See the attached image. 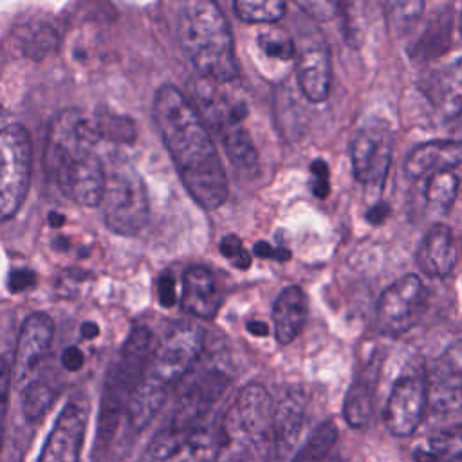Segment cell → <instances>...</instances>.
Here are the masks:
<instances>
[{
  "mask_svg": "<svg viewBox=\"0 0 462 462\" xmlns=\"http://www.w3.org/2000/svg\"><path fill=\"white\" fill-rule=\"evenodd\" d=\"M458 189H460V179L453 171H444L428 179L424 197L431 208L446 213L451 209L453 202L457 200Z\"/></svg>",
  "mask_w": 462,
  "mask_h": 462,
  "instance_id": "cell-26",
  "label": "cell"
},
{
  "mask_svg": "<svg viewBox=\"0 0 462 462\" xmlns=\"http://www.w3.org/2000/svg\"><path fill=\"white\" fill-rule=\"evenodd\" d=\"M377 368L363 370L350 384L343 402V417L352 428H366L374 413V388Z\"/></svg>",
  "mask_w": 462,
  "mask_h": 462,
  "instance_id": "cell-23",
  "label": "cell"
},
{
  "mask_svg": "<svg viewBox=\"0 0 462 462\" xmlns=\"http://www.w3.org/2000/svg\"><path fill=\"white\" fill-rule=\"evenodd\" d=\"M220 253L238 269H247L251 265V256L236 235H227L220 240Z\"/></svg>",
  "mask_w": 462,
  "mask_h": 462,
  "instance_id": "cell-31",
  "label": "cell"
},
{
  "mask_svg": "<svg viewBox=\"0 0 462 462\" xmlns=\"http://www.w3.org/2000/svg\"><path fill=\"white\" fill-rule=\"evenodd\" d=\"M244 116H231L217 125L224 143V150L231 164L242 173H253L258 168V152L254 143L242 125Z\"/></svg>",
  "mask_w": 462,
  "mask_h": 462,
  "instance_id": "cell-22",
  "label": "cell"
},
{
  "mask_svg": "<svg viewBox=\"0 0 462 462\" xmlns=\"http://www.w3.org/2000/svg\"><path fill=\"white\" fill-rule=\"evenodd\" d=\"M462 164V143L453 139H437L415 146L404 159V173L411 179L433 177L451 171Z\"/></svg>",
  "mask_w": 462,
  "mask_h": 462,
  "instance_id": "cell-18",
  "label": "cell"
},
{
  "mask_svg": "<svg viewBox=\"0 0 462 462\" xmlns=\"http://www.w3.org/2000/svg\"><path fill=\"white\" fill-rule=\"evenodd\" d=\"M428 408L426 379L419 375H402L395 381L384 408V422L390 433L397 437L411 435L420 424Z\"/></svg>",
  "mask_w": 462,
  "mask_h": 462,
  "instance_id": "cell-14",
  "label": "cell"
},
{
  "mask_svg": "<svg viewBox=\"0 0 462 462\" xmlns=\"http://www.w3.org/2000/svg\"><path fill=\"white\" fill-rule=\"evenodd\" d=\"M449 134H451V139H453V141L462 143V105H460V108L453 114V117H451V121H449Z\"/></svg>",
  "mask_w": 462,
  "mask_h": 462,
  "instance_id": "cell-39",
  "label": "cell"
},
{
  "mask_svg": "<svg viewBox=\"0 0 462 462\" xmlns=\"http://www.w3.org/2000/svg\"><path fill=\"white\" fill-rule=\"evenodd\" d=\"M296 78L301 94L310 103H323L330 94L332 63L323 42L305 43L296 58Z\"/></svg>",
  "mask_w": 462,
  "mask_h": 462,
  "instance_id": "cell-16",
  "label": "cell"
},
{
  "mask_svg": "<svg viewBox=\"0 0 462 462\" xmlns=\"http://www.w3.org/2000/svg\"><path fill=\"white\" fill-rule=\"evenodd\" d=\"M310 188L318 199H327L330 193V170L323 159L310 162Z\"/></svg>",
  "mask_w": 462,
  "mask_h": 462,
  "instance_id": "cell-32",
  "label": "cell"
},
{
  "mask_svg": "<svg viewBox=\"0 0 462 462\" xmlns=\"http://www.w3.org/2000/svg\"><path fill=\"white\" fill-rule=\"evenodd\" d=\"M247 330L251 334H254V336H267V332H269L267 325L262 323V321H249L247 323Z\"/></svg>",
  "mask_w": 462,
  "mask_h": 462,
  "instance_id": "cell-40",
  "label": "cell"
},
{
  "mask_svg": "<svg viewBox=\"0 0 462 462\" xmlns=\"http://www.w3.org/2000/svg\"><path fill=\"white\" fill-rule=\"evenodd\" d=\"M285 2L282 0H236L235 13L245 23H274L285 14Z\"/></svg>",
  "mask_w": 462,
  "mask_h": 462,
  "instance_id": "cell-28",
  "label": "cell"
},
{
  "mask_svg": "<svg viewBox=\"0 0 462 462\" xmlns=\"http://www.w3.org/2000/svg\"><path fill=\"white\" fill-rule=\"evenodd\" d=\"M426 386L428 408L435 413L462 411V339L449 343L435 359Z\"/></svg>",
  "mask_w": 462,
  "mask_h": 462,
  "instance_id": "cell-13",
  "label": "cell"
},
{
  "mask_svg": "<svg viewBox=\"0 0 462 462\" xmlns=\"http://www.w3.org/2000/svg\"><path fill=\"white\" fill-rule=\"evenodd\" d=\"M99 208L106 227L117 235L134 236L146 226L150 215L146 186L126 159L119 157L106 168Z\"/></svg>",
  "mask_w": 462,
  "mask_h": 462,
  "instance_id": "cell-8",
  "label": "cell"
},
{
  "mask_svg": "<svg viewBox=\"0 0 462 462\" xmlns=\"http://www.w3.org/2000/svg\"><path fill=\"white\" fill-rule=\"evenodd\" d=\"M457 256L458 251L451 227L435 224L420 240L415 253V263L430 278H446L455 269Z\"/></svg>",
  "mask_w": 462,
  "mask_h": 462,
  "instance_id": "cell-19",
  "label": "cell"
},
{
  "mask_svg": "<svg viewBox=\"0 0 462 462\" xmlns=\"http://www.w3.org/2000/svg\"><path fill=\"white\" fill-rule=\"evenodd\" d=\"M157 294L159 301L162 307H171L177 301V289H175V280L170 273H164L159 282H157Z\"/></svg>",
  "mask_w": 462,
  "mask_h": 462,
  "instance_id": "cell-34",
  "label": "cell"
},
{
  "mask_svg": "<svg viewBox=\"0 0 462 462\" xmlns=\"http://www.w3.org/2000/svg\"><path fill=\"white\" fill-rule=\"evenodd\" d=\"M9 289L13 292H22V291H29L31 287H34L36 283V274L29 269H16L9 274Z\"/></svg>",
  "mask_w": 462,
  "mask_h": 462,
  "instance_id": "cell-35",
  "label": "cell"
},
{
  "mask_svg": "<svg viewBox=\"0 0 462 462\" xmlns=\"http://www.w3.org/2000/svg\"><path fill=\"white\" fill-rule=\"evenodd\" d=\"M54 339V323L43 312H34L25 318L14 350V366L13 374L16 383L27 386L40 365L51 352Z\"/></svg>",
  "mask_w": 462,
  "mask_h": 462,
  "instance_id": "cell-15",
  "label": "cell"
},
{
  "mask_svg": "<svg viewBox=\"0 0 462 462\" xmlns=\"http://www.w3.org/2000/svg\"><path fill=\"white\" fill-rule=\"evenodd\" d=\"M88 424V401L70 399L56 417L49 431L38 462H79Z\"/></svg>",
  "mask_w": 462,
  "mask_h": 462,
  "instance_id": "cell-12",
  "label": "cell"
},
{
  "mask_svg": "<svg viewBox=\"0 0 462 462\" xmlns=\"http://www.w3.org/2000/svg\"><path fill=\"white\" fill-rule=\"evenodd\" d=\"M227 375L211 368L193 379L177 399L168 422L155 433L148 446L152 460H168L177 457L191 433L208 420L215 402L227 388Z\"/></svg>",
  "mask_w": 462,
  "mask_h": 462,
  "instance_id": "cell-6",
  "label": "cell"
},
{
  "mask_svg": "<svg viewBox=\"0 0 462 462\" xmlns=\"http://www.w3.org/2000/svg\"><path fill=\"white\" fill-rule=\"evenodd\" d=\"M83 352L76 346V345H70V346H67L65 350H63V354H61V365H63V368L65 370H69V372H76V370H79L81 366H83Z\"/></svg>",
  "mask_w": 462,
  "mask_h": 462,
  "instance_id": "cell-37",
  "label": "cell"
},
{
  "mask_svg": "<svg viewBox=\"0 0 462 462\" xmlns=\"http://www.w3.org/2000/svg\"><path fill=\"white\" fill-rule=\"evenodd\" d=\"M204 348V332L195 323H179L153 346L128 406L132 428H144L164 404L168 393L191 370Z\"/></svg>",
  "mask_w": 462,
  "mask_h": 462,
  "instance_id": "cell-3",
  "label": "cell"
},
{
  "mask_svg": "<svg viewBox=\"0 0 462 462\" xmlns=\"http://www.w3.org/2000/svg\"><path fill=\"white\" fill-rule=\"evenodd\" d=\"M63 222H65V218L60 213H51L49 215V224L54 226V227H60Z\"/></svg>",
  "mask_w": 462,
  "mask_h": 462,
  "instance_id": "cell-42",
  "label": "cell"
},
{
  "mask_svg": "<svg viewBox=\"0 0 462 462\" xmlns=\"http://www.w3.org/2000/svg\"><path fill=\"white\" fill-rule=\"evenodd\" d=\"M222 301L224 294L208 267L193 265L184 273L180 307L186 314L200 319H213L220 310Z\"/></svg>",
  "mask_w": 462,
  "mask_h": 462,
  "instance_id": "cell-17",
  "label": "cell"
},
{
  "mask_svg": "<svg viewBox=\"0 0 462 462\" xmlns=\"http://www.w3.org/2000/svg\"><path fill=\"white\" fill-rule=\"evenodd\" d=\"M274 404L262 384L244 386L224 411L220 422L222 446L235 462H273L276 444L273 435Z\"/></svg>",
  "mask_w": 462,
  "mask_h": 462,
  "instance_id": "cell-5",
  "label": "cell"
},
{
  "mask_svg": "<svg viewBox=\"0 0 462 462\" xmlns=\"http://www.w3.org/2000/svg\"><path fill=\"white\" fill-rule=\"evenodd\" d=\"M32 173V143L22 125L0 128V222L13 218L25 202Z\"/></svg>",
  "mask_w": 462,
  "mask_h": 462,
  "instance_id": "cell-9",
  "label": "cell"
},
{
  "mask_svg": "<svg viewBox=\"0 0 462 462\" xmlns=\"http://www.w3.org/2000/svg\"><path fill=\"white\" fill-rule=\"evenodd\" d=\"M81 336H83L85 339H94V337L97 336V325H94V323H90V321L83 323V325H81Z\"/></svg>",
  "mask_w": 462,
  "mask_h": 462,
  "instance_id": "cell-41",
  "label": "cell"
},
{
  "mask_svg": "<svg viewBox=\"0 0 462 462\" xmlns=\"http://www.w3.org/2000/svg\"><path fill=\"white\" fill-rule=\"evenodd\" d=\"M428 303V291L417 274H406L388 285L375 305L379 328L388 336H401L417 325Z\"/></svg>",
  "mask_w": 462,
  "mask_h": 462,
  "instance_id": "cell-10",
  "label": "cell"
},
{
  "mask_svg": "<svg viewBox=\"0 0 462 462\" xmlns=\"http://www.w3.org/2000/svg\"><path fill=\"white\" fill-rule=\"evenodd\" d=\"M152 350V332L143 325L134 327L106 375L97 420L99 446L106 444L112 439L121 413L128 411L130 401L135 393Z\"/></svg>",
  "mask_w": 462,
  "mask_h": 462,
  "instance_id": "cell-7",
  "label": "cell"
},
{
  "mask_svg": "<svg viewBox=\"0 0 462 462\" xmlns=\"http://www.w3.org/2000/svg\"><path fill=\"white\" fill-rule=\"evenodd\" d=\"M152 117L189 197L204 209L222 206L227 179L202 114L168 83L153 96Z\"/></svg>",
  "mask_w": 462,
  "mask_h": 462,
  "instance_id": "cell-1",
  "label": "cell"
},
{
  "mask_svg": "<svg viewBox=\"0 0 462 462\" xmlns=\"http://www.w3.org/2000/svg\"><path fill=\"white\" fill-rule=\"evenodd\" d=\"M11 377H13V368L7 363V359L0 356V449H2V440H4L5 413H7V406H9Z\"/></svg>",
  "mask_w": 462,
  "mask_h": 462,
  "instance_id": "cell-33",
  "label": "cell"
},
{
  "mask_svg": "<svg viewBox=\"0 0 462 462\" xmlns=\"http://www.w3.org/2000/svg\"><path fill=\"white\" fill-rule=\"evenodd\" d=\"M305 419V395L301 390H291L287 392L273 411V435L276 444V457H282L287 453L303 426Z\"/></svg>",
  "mask_w": 462,
  "mask_h": 462,
  "instance_id": "cell-21",
  "label": "cell"
},
{
  "mask_svg": "<svg viewBox=\"0 0 462 462\" xmlns=\"http://www.w3.org/2000/svg\"><path fill=\"white\" fill-rule=\"evenodd\" d=\"M458 31H460V34H462V14H460V25H458Z\"/></svg>",
  "mask_w": 462,
  "mask_h": 462,
  "instance_id": "cell-43",
  "label": "cell"
},
{
  "mask_svg": "<svg viewBox=\"0 0 462 462\" xmlns=\"http://www.w3.org/2000/svg\"><path fill=\"white\" fill-rule=\"evenodd\" d=\"M177 25L182 52L204 79L227 83L238 78L231 27L215 2H182Z\"/></svg>",
  "mask_w": 462,
  "mask_h": 462,
  "instance_id": "cell-4",
  "label": "cell"
},
{
  "mask_svg": "<svg viewBox=\"0 0 462 462\" xmlns=\"http://www.w3.org/2000/svg\"><path fill=\"white\" fill-rule=\"evenodd\" d=\"M258 47L260 51L280 61H289L296 56V45L291 36H287L283 31H267L258 36Z\"/></svg>",
  "mask_w": 462,
  "mask_h": 462,
  "instance_id": "cell-29",
  "label": "cell"
},
{
  "mask_svg": "<svg viewBox=\"0 0 462 462\" xmlns=\"http://www.w3.org/2000/svg\"><path fill=\"white\" fill-rule=\"evenodd\" d=\"M58 388L52 381L43 377H34L23 388V415L27 420H38L47 408L54 402Z\"/></svg>",
  "mask_w": 462,
  "mask_h": 462,
  "instance_id": "cell-27",
  "label": "cell"
},
{
  "mask_svg": "<svg viewBox=\"0 0 462 462\" xmlns=\"http://www.w3.org/2000/svg\"><path fill=\"white\" fill-rule=\"evenodd\" d=\"M390 206L386 204V202H374L370 208H368V211L365 213V218H366V222H370L372 226H379V224H383L388 217H390Z\"/></svg>",
  "mask_w": 462,
  "mask_h": 462,
  "instance_id": "cell-38",
  "label": "cell"
},
{
  "mask_svg": "<svg viewBox=\"0 0 462 462\" xmlns=\"http://www.w3.org/2000/svg\"><path fill=\"white\" fill-rule=\"evenodd\" d=\"M254 254L260 258H273L276 262H287L291 258V251L283 247H273L267 242H256Z\"/></svg>",
  "mask_w": 462,
  "mask_h": 462,
  "instance_id": "cell-36",
  "label": "cell"
},
{
  "mask_svg": "<svg viewBox=\"0 0 462 462\" xmlns=\"http://www.w3.org/2000/svg\"><path fill=\"white\" fill-rule=\"evenodd\" d=\"M94 123L101 137H108L114 141H128V143L135 139V128L128 117L106 112L103 116H97Z\"/></svg>",
  "mask_w": 462,
  "mask_h": 462,
  "instance_id": "cell-30",
  "label": "cell"
},
{
  "mask_svg": "<svg viewBox=\"0 0 462 462\" xmlns=\"http://www.w3.org/2000/svg\"><path fill=\"white\" fill-rule=\"evenodd\" d=\"M307 318V296L298 285L285 287L273 305L274 336L280 345H289L298 337Z\"/></svg>",
  "mask_w": 462,
  "mask_h": 462,
  "instance_id": "cell-20",
  "label": "cell"
},
{
  "mask_svg": "<svg viewBox=\"0 0 462 462\" xmlns=\"http://www.w3.org/2000/svg\"><path fill=\"white\" fill-rule=\"evenodd\" d=\"M101 139L94 119L76 108H65L49 125L45 166L58 189L79 206H99L106 168L94 146Z\"/></svg>",
  "mask_w": 462,
  "mask_h": 462,
  "instance_id": "cell-2",
  "label": "cell"
},
{
  "mask_svg": "<svg viewBox=\"0 0 462 462\" xmlns=\"http://www.w3.org/2000/svg\"><path fill=\"white\" fill-rule=\"evenodd\" d=\"M337 440V426L332 420L321 422L294 455L292 462H323Z\"/></svg>",
  "mask_w": 462,
  "mask_h": 462,
  "instance_id": "cell-25",
  "label": "cell"
},
{
  "mask_svg": "<svg viewBox=\"0 0 462 462\" xmlns=\"http://www.w3.org/2000/svg\"><path fill=\"white\" fill-rule=\"evenodd\" d=\"M462 458V426L431 435L422 446L415 448V462H458Z\"/></svg>",
  "mask_w": 462,
  "mask_h": 462,
  "instance_id": "cell-24",
  "label": "cell"
},
{
  "mask_svg": "<svg viewBox=\"0 0 462 462\" xmlns=\"http://www.w3.org/2000/svg\"><path fill=\"white\" fill-rule=\"evenodd\" d=\"M350 162L357 182L368 191L381 193L392 162L390 130L379 123L357 130L350 143Z\"/></svg>",
  "mask_w": 462,
  "mask_h": 462,
  "instance_id": "cell-11",
  "label": "cell"
}]
</instances>
